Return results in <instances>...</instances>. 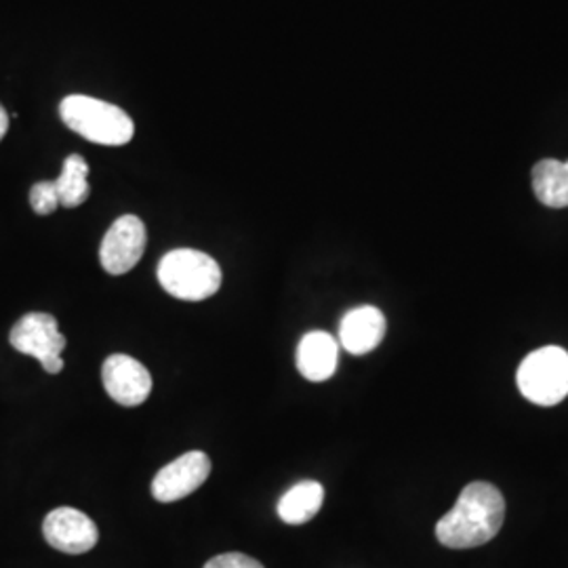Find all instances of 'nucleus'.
<instances>
[{
    "instance_id": "obj_1",
    "label": "nucleus",
    "mask_w": 568,
    "mask_h": 568,
    "mask_svg": "<svg viewBox=\"0 0 568 568\" xmlns=\"http://www.w3.org/2000/svg\"><path fill=\"white\" fill-rule=\"evenodd\" d=\"M504 518L506 499L501 490L488 483H471L436 525V537L445 548H478L497 537L504 527Z\"/></svg>"
},
{
    "instance_id": "obj_2",
    "label": "nucleus",
    "mask_w": 568,
    "mask_h": 568,
    "mask_svg": "<svg viewBox=\"0 0 568 568\" xmlns=\"http://www.w3.org/2000/svg\"><path fill=\"white\" fill-rule=\"evenodd\" d=\"M60 116L70 131L100 145H124L135 133V124L124 110L89 95H68L60 103Z\"/></svg>"
},
{
    "instance_id": "obj_3",
    "label": "nucleus",
    "mask_w": 568,
    "mask_h": 568,
    "mask_svg": "<svg viewBox=\"0 0 568 568\" xmlns=\"http://www.w3.org/2000/svg\"><path fill=\"white\" fill-rule=\"evenodd\" d=\"M159 283L182 302H204L222 286V267L203 251L175 248L159 264Z\"/></svg>"
},
{
    "instance_id": "obj_4",
    "label": "nucleus",
    "mask_w": 568,
    "mask_h": 568,
    "mask_svg": "<svg viewBox=\"0 0 568 568\" xmlns=\"http://www.w3.org/2000/svg\"><path fill=\"white\" fill-rule=\"evenodd\" d=\"M516 384L532 405L554 406L568 396V352L558 345H546L530 352L518 366Z\"/></svg>"
},
{
    "instance_id": "obj_5",
    "label": "nucleus",
    "mask_w": 568,
    "mask_h": 568,
    "mask_svg": "<svg viewBox=\"0 0 568 568\" xmlns=\"http://www.w3.org/2000/svg\"><path fill=\"white\" fill-rule=\"evenodd\" d=\"M9 342L20 354L37 358L49 375L63 371L61 352L65 349V337L60 333L55 316L44 312L21 316L18 325L11 328Z\"/></svg>"
},
{
    "instance_id": "obj_6",
    "label": "nucleus",
    "mask_w": 568,
    "mask_h": 568,
    "mask_svg": "<svg viewBox=\"0 0 568 568\" xmlns=\"http://www.w3.org/2000/svg\"><path fill=\"white\" fill-rule=\"evenodd\" d=\"M148 243L145 225L138 215H122L103 236L100 246V262L102 267L112 274L121 276L131 272L140 264Z\"/></svg>"
},
{
    "instance_id": "obj_7",
    "label": "nucleus",
    "mask_w": 568,
    "mask_h": 568,
    "mask_svg": "<svg viewBox=\"0 0 568 568\" xmlns=\"http://www.w3.org/2000/svg\"><path fill=\"white\" fill-rule=\"evenodd\" d=\"M211 459L203 450H190L169 466H164L152 480V495L161 504H173L203 487L211 476Z\"/></svg>"
},
{
    "instance_id": "obj_8",
    "label": "nucleus",
    "mask_w": 568,
    "mask_h": 568,
    "mask_svg": "<svg viewBox=\"0 0 568 568\" xmlns=\"http://www.w3.org/2000/svg\"><path fill=\"white\" fill-rule=\"evenodd\" d=\"M42 535L51 548L63 554H87L98 546L100 532L95 523L77 508H55L42 523Z\"/></svg>"
},
{
    "instance_id": "obj_9",
    "label": "nucleus",
    "mask_w": 568,
    "mask_h": 568,
    "mask_svg": "<svg viewBox=\"0 0 568 568\" xmlns=\"http://www.w3.org/2000/svg\"><path fill=\"white\" fill-rule=\"evenodd\" d=\"M103 387L116 405L140 406L152 392V375L145 366L126 354H112L102 366Z\"/></svg>"
},
{
    "instance_id": "obj_10",
    "label": "nucleus",
    "mask_w": 568,
    "mask_h": 568,
    "mask_svg": "<svg viewBox=\"0 0 568 568\" xmlns=\"http://www.w3.org/2000/svg\"><path fill=\"white\" fill-rule=\"evenodd\" d=\"M386 316L375 305H358L349 310L339 325V344L354 356L373 352L386 337Z\"/></svg>"
},
{
    "instance_id": "obj_11",
    "label": "nucleus",
    "mask_w": 568,
    "mask_h": 568,
    "mask_svg": "<svg viewBox=\"0 0 568 568\" xmlns=\"http://www.w3.org/2000/svg\"><path fill=\"white\" fill-rule=\"evenodd\" d=\"M339 342L325 331L305 333L297 345V368L307 382H326L335 375Z\"/></svg>"
},
{
    "instance_id": "obj_12",
    "label": "nucleus",
    "mask_w": 568,
    "mask_h": 568,
    "mask_svg": "<svg viewBox=\"0 0 568 568\" xmlns=\"http://www.w3.org/2000/svg\"><path fill=\"white\" fill-rule=\"evenodd\" d=\"M325 501V488L316 480H302L288 488L278 501V516L286 525H305L310 523Z\"/></svg>"
},
{
    "instance_id": "obj_13",
    "label": "nucleus",
    "mask_w": 568,
    "mask_h": 568,
    "mask_svg": "<svg viewBox=\"0 0 568 568\" xmlns=\"http://www.w3.org/2000/svg\"><path fill=\"white\" fill-rule=\"evenodd\" d=\"M532 192L551 209L568 206V161L546 159L532 166Z\"/></svg>"
},
{
    "instance_id": "obj_14",
    "label": "nucleus",
    "mask_w": 568,
    "mask_h": 568,
    "mask_svg": "<svg viewBox=\"0 0 568 568\" xmlns=\"http://www.w3.org/2000/svg\"><path fill=\"white\" fill-rule=\"evenodd\" d=\"M58 187V196H60V206L65 209H74L81 206L89 199V164L79 156V154H70L63 166H61L60 178L55 180Z\"/></svg>"
},
{
    "instance_id": "obj_15",
    "label": "nucleus",
    "mask_w": 568,
    "mask_h": 568,
    "mask_svg": "<svg viewBox=\"0 0 568 568\" xmlns=\"http://www.w3.org/2000/svg\"><path fill=\"white\" fill-rule=\"evenodd\" d=\"M30 204L37 215H51L60 206L55 182H39L30 190Z\"/></svg>"
},
{
    "instance_id": "obj_16",
    "label": "nucleus",
    "mask_w": 568,
    "mask_h": 568,
    "mask_svg": "<svg viewBox=\"0 0 568 568\" xmlns=\"http://www.w3.org/2000/svg\"><path fill=\"white\" fill-rule=\"evenodd\" d=\"M204 568H264V565L246 554L230 551V554H220V556L211 558Z\"/></svg>"
},
{
    "instance_id": "obj_17",
    "label": "nucleus",
    "mask_w": 568,
    "mask_h": 568,
    "mask_svg": "<svg viewBox=\"0 0 568 568\" xmlns=\"http://www.w3.org/2000/svg\"><path fill=\"white\" fill-rule=\"evenodd\" d=\"M7 131H9V114H7V110L0 105V142H2V138L7 135Z\"/></svg>"
}]
</instances>
